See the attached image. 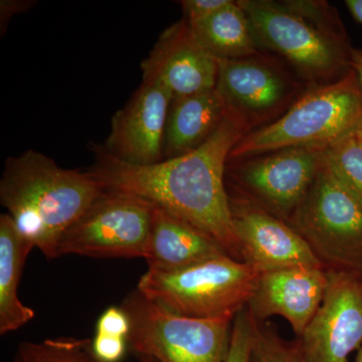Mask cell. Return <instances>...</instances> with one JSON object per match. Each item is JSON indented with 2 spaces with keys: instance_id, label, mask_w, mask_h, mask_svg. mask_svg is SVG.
<instances>
[{
  "instance_id": "cell-23",
  "label": "cell",
  "mask_w": 362,
  "mask_h": 362,
  "mask_svg": "<svg viewBox=\"0 0 362 362\" xmlns=\"http://www.w3.org/2000/svg\"><path fill=\"white\" fill-rule=\"evenodd\" d=\"M252 337L254 320L246 306L233 319L230 344L225 362H250Z\"/></svg>"
},
{
  "instance_id": "cell-2",
  "label": "cell",
  "mask_w": 362,
  "mask_h": 362,
  "mask_svg": "<svg viewBox=\"0 0 362 362\" xmlns=\"http://www.w3.org/2000/svg\"><path fill=\"white\" fill-rule=\"evenodd\" d=\"M104 190L88 173L59 168L30 149L9 157L0 180V202L18 230L47 259L59 240Z\"/></svg>"
},
{
  "instance_id": "cell-21",
  "label": "cell",
  "mask_w": 362,
  "mask_h": 362,
  "mask_svg": "<svg viewBox=\"0 0 362 362\" xmlns=\"http://www.w3.org/2000/svg\"><path fill=\"white\" fill-rule=\"evenodd\" d=\"M326 163L362 199V142L352 129L325 148Z\"/></svg>"
},
{
  "instance_id": "cell-18",
  "label": "cell",
  "mask_w": 362,
  "mask_h": 362,
  "mask_svg": "<svg viewBox=\"0 0 362 362\" xmlns=\"http://www.w3.org/2000/svg\"><path fill=\"white\" fill-rule=\"evenodd\" d=\"M33 245L23 237L8 214L0 216V334L20 329L35 318V310L18 297L26 259Z\"/></svg>"
},
{
  "instance_id": "cell-15",
  "label": "cell",
  "mask_w": 362,
  "mask_h": 362,
  "mask_svg": "<svg viewBox=\"0 0 362 362\" xmlns=\"http://www.w3.org/2000/svg\"><path fill=\"white\" fill-rule=\"evenodd\" d=\"M141 69L142 81L159 83L173 97L188 96L216 89L218 61L194 42L181 20L159 35Z\"/></svg>"
},
{
  "instance_id": "cell-3",
  "label": "cell",
  "mask_w": 362,
  "mask_h": 362,
  "mask_svg": "<svg viewBox=\"0 0 362 362\" xmlns=\"http://www.w3.org/2000/svg\"><path fill=\"white\" fill-rule=\"evenodd\" d=\"M259 49L284 58L303 80L335 82L352 70L351 52L337 9L313 0H239Z\"/></svg>"
},
{
  "instance_id": "cell-4",
  "label": "cell",
  "mask_w": 362,
  "mask_h": 362,
  "mask_svg": "<svg viewBox=\"0 0 362 362\" xmlns=\"http://www.w3.org/2000/svg\"><path fill=\"white\" fill-rule=\"evenodd\" d=\"M362 117V86L356 71L304 92L277 120L252 130L230 151L228 160L293 147H327L356 127Z\"/></svg>"
},
{
  "instance_id": "cell-32",
  "label": "cell",
  "mask_w": 362,
  "mask_h": 362,
  "mask_svg": "<svg viewBox=\"0 0 362 362\" xmlns=\"http://www.w3.org/2000/svg\"><path fill=\"white\" fill-rule=\"evenodd\" d=\"M356 362H362V347L359 351L358 356H357Z\"/></svg>"
},
{
  "instance_id": "cell-29",
  "label": "cell",
  "mask_w": 362,
  "mask_h": 362,
  "mask_svg": "<svg viewBox=\"0 0 362 362\" xmlns=\"http://www.w3.org/2000/svg\"><path fill=\"white\" fill-rule=\"evenodd\" d=\"M345 4L354 20L362 25V0H346Z\"/></svg>"
},
{
  "instance_id": "cell-7",
  "label": "cell",
  "mask_w": 362,
  "mask_h": 362,
  "mask_svg": "<svg viewBox=\"0 0 362 362\" xmlns=\"http://www.w3.org/2000/svg\"><path fill=\"white\" fill-rule=\"evenodd\" d=\"M287 223L327 270L362 273V199L337 177L325 159Z\"/></svg>"
},
{
  "instance_id": "cell-31",
  "label": "cell",
  "mask_w": 362,
  "mask_h": 362,
  "mask_svg": "<svg viewBox=\"0 0 362 362\" xmlns=\"http://www.w3.org/2000/svg\"><path fill=\"white\" fill-rule=\"evenodd\" d=\"M139 362H157L154 359L150 358V357L141 356L139 357Z\"/></svg>"
},
{
  "instance_id": "cell-16",
  "label": "cell",
  "mask_w": 362,
  "mask_h": 362,
  "mask_svg": "<svg viewBox=\"0 0 362 362\" xmlns=\"http://www.w3.org/2000/svg\"><path fill=\"white\" fill-rule=\"evenodd\" d=\"M230 256L214 238L156 206L144 259L149 270L176 271Z\"/></svg>"
},
{
  "instance_id": "cell-27",
  "label": "cell",
  "mask_w": 362,
  "mask_h": 362,
  "mask_svg": "<svg viewBox=\"0 0 362 362\" xmlns=\"http://www.w3.org/2000/svg\"><path fill=\"white\" fill-rule=\"evenodd\" d=\"M0 28H1V35H4V30H6L7 23L11 20L13 16L16 14L23 13V11H28L30 6H33L32 4L35 2L32 1H23V0H2L0 2Z\"/></svg>"
},
{
  "instance_id": "cell-14",
  "label": "cell",
  "mask_w": 362,
  "mask_h": 362,
  "mask_svg": "<svg viewBox=\"0 0 362 362\" xmlns=\"http://www.w3.org/2000/svg\"><path fill=\"white\" fill-rule=\"evenodd\" d=\"M327 286V269L322 267L264 272L247 309L258 323L272 316L283 317L300 337L322 303Z\"/></svg>"
},
{
  "instance_id": "cell-22",
  "label": "cell",
  "mask_w": 362,
  "mask_h": 362,
  "mask_svg": "<svg viewBox=\"0 0 362 362\" xmlns=\"http://www.w3.org/2000/svg\"><path fill=\"white\" fill-rule=\"evenodd\" d=\"M254 320V319H252ZM250 362H306L299 343L289 344L254 320Z\"/></svg>"
},
{
  "instance_id": "cell-13",
  "label": "cell",
  "mask_w": 362,
  "mask_h": 362,
  "mask_svg": "<svg viewBox=\"0 0 362 362\" xmlns=\"http://www.w3.org/2000/svg\"><path fill=\"white\" fill-rule=\"evenodd\" d=\"M173 95L164 86L142 81L129 101L112 118L105 148L120 160L151 165L163 160V141Z\"/></svg>"
},
{
  "instance_id": "cell-6",
  "label": "cell",
  "mask_w": 362,
  "mask_h": 362,
  "mask_svg": "<svg viewBox=\"0 0 362 362\" xmlns=\"http://www.w3.org/2000/svg\"><path fill=\"white\" fill-rule=\"evenodd\" d=\"M130 319L128 343L157 362H225L235 317L181 315L134 290L122 302Z\"/></svg>"
},
{
  "instance_id": "cell-1",
  "label": "cell",
  "mask_w": 362,
  "mask_h": 362,
  "mask_svg": "<svg viewBox=\"0 0 362 362\" xmlns=\"http://www.w3.org/2000/svg\"><path fill=\"white\" fill-rule=\"evenodd\" d=\"M247 134L226 115L201 147L151 165H136L93 144L95 160L87 171L104 192L139 197L214 238L233 259H240L233 228L226 168L230 151Z\"/></svg>"
},
{
  "instance_id": "cell-24",
  "label": "cell",
  "mask_w": 362,
  "mask_h": 362,
  "mask_svg": "<svg viewBox=\"0 0 362 362\" xmlns=\"http://www.w3.org/2000/svg\"><path fill=\"white\" fill-rule=\"evenodd\" d=\"M130 319L122 307H109L98 319L96 333L128 339L130 334Z\"/></svg>"
},
{
  "instance_id": "cell-26",
  "label": "cell",
  "mask_w": 362,
  "mask_h": 362,
  "mask_svg": "<svg viewBox=\"0 0 362 362\" xmlns=\"http://www.w3.org/2000/svg\"><path fill=\"white\" fill-rule=\"evenodd\" d=\"M230 2L232 0H182L180 6L185 14L183 20L187 23L202 20L228 6Z\"/></svg>"
},
{
  "instance_id": "cell-8",
  "label": "cell",
  "mask_w": 362,
  "mask_h": 362,
  "mask_svg": "<svg viewBox=\"0 0 362 362\" xmlns=\"http://www.w3.org/2000/svg\"><path fill=\"white\" fill-rule=\"evenodd\" d=\"M156 206L103 192L59 240L58 257L144 258Z\"/></svg>"
},
{
  "instance_id": "cell-30",
  "label": "cell",
  "mask_w": 362,
  "mask_h": 362,
  "mask_svg": "<svg viewBox=\"0 0 362 362\" xmlns=\"http://www.w3.org/2000/svg\"><path fill=\"white\" fill-rule=\"evenodd\" d=\"M354 130H356V134L361 138L362 142V117L361 120L358 121V123L356 124V127H354Z\"/></svg>"
},
{
  "instance_id": "cell-10",
  "label": "cell",
  "mask_w": 362,
  "mask_h": 362,
  "mask_svg": "<svg viewBox=\"0 0 362 362\" xmlns=\"http://www.w3.org/2000/svg\"><path fill=\"white\" fill-rule=\"evenodd\" d=\"M218 61L214 90L226 115L242 124L247 133L255 126L263 124L264 127L274 117L282 116L303 95L299 94L301 86L284 69L259 54Z\"/></svg>"
},
{
  "instance_id": "cell-11",
  "label": "cell",
  "mask_w": 362,
  "mask_h": 362,
  "mask_svg": "<svg viewBox=\"0 0 362 362\" xmlns=\"http://www.w3.org/2000/svg\"><path fill=\"white\" fill-rule=\"evenodd\" d=\"M327 273L322 303L299 337L306 362H349L362 345V273Z\"/></svg>"
},
{
  "instance_id": "cell-20",
  "label": "cell",
  "mask_w": 362,
  "mask_h": 362,
  "mask_svg": "<svg viewBox=\"0 0 362 362\" xmlns=\"http://www.w3.org/2000/svg\"><path fill=\"white\" fill-rule=\"evenodd\" d=\"M13 362H103L92 349V340L74 337L49 338L21 342Z\"/></svg>"
},
{
  "instance_id": "cell-28",
  "label": "cell",
  "mask_w": 362,
  "mask_h": 362,
  "mask_svg": "<svg viewBox=\"0 0 362 362\" xmlns=\"http://www.w3.org/2000/svg\"><path fill=\"white\" fill-rule=\"evenodd\" d=\"M351 66L362 86V49H352Z\"/></svg>"
},
{
  "instance_id": "cell-9",
  "label": "cell",
  "mask_w": 362,
  "mask_h": 362,
  "mask_svg": "<svg viewBox=\"0 0 362 362\" xmlns=\"http://www.w3.org/2000/svg\"><path fill=\"white\" fill-rule=\"evenodd\" d=\"M326 147H293L262 156L228 160L238 197L287 223L310 189Z\"/></svg>"
},
{
  "instance_id": "cell-17",
  "label": "cell",
  "mask_w": 362,
  "mask_h": 362,
  "mask_svg": "<svg viewBox=\"0 0 362 362\" xmlns=\"http://www.w3.org/2000/svg\"><path fill=\"white\" fill-rule=\"evenodd\" d=\"M226 109L216 90L173 97L163 141V160L194 151L220 127Z\"/></svg>"
},
{
  "instance_id": "cell-25",
  "label": "cell",
  "mask_w": 362,
  "mask_h": 362,
  "mask_svg": "<svg viewBox=\"0 0 362 362\" xmlns=\"http://www.w3.org/2000/svg\"><path fill=\"white\" fill-rule=\"evenodd\" d=\"M129 346L128 339L122 337L95 333L92 340V349L98 359L103 362H119L125 356Z\"/></svg>"
},
{
  "instance_id": "cell-5",
  "label": "cell",
  "mask_w": 362,
  "mask_h": 362,
  "mask_svg": "<svg viewBox=\"0 0 362 362\" xmlns=\"http://www.w3.org/2000/svg\"><path fill=\"white\" fill-rule=\"evenodd\" d=\"M259 273L230 256L176 271L147 270L137 290L147 299L195 318L235 317L247 306Z\"/></svg>"
},
{
  "instance_id": "cell-12",
  "label": "cell",
  "mask_w": 362,
  "mask_h": 362,
  "mask_svg": "<svg viewBox=\"0 0 362 362\" xmlns=\"http://www.w3.org/2000/svg\"><path fill=\"white\" fill-rule=\"evenodd\" d=\"M230 202L240 259L259 273L291 267L325 268L289 223L245 199L230 197Z\"/></svg>"
},
{
  "instance_id": "cell-19",
  "label": "cell",
  "mask_w": 362,
  "mask_h": 362,
  "mask_svg": "<svg viewBox=\"0 0 362 362\" xmlns=\"http://www.w3.org/2000/svg\"><path fill=\"white\" fill-rule=\"evenodd\" d=\"M187 25L194 42L216 59L251 58L261 52L249 18L238 1Z\"/></svg>"
}]
</instances>
